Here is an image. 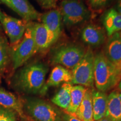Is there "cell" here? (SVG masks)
Segmentation results:
<instances>
[{
  "label": "cell",
  "mask_w": 121,
  "mask_h": 121,
  "mask_svg": "<svg viewBox=\"0 0 121 121\" xmlns=\"http://www.w3.org/2000/svg\"><path fill=\"white\" fill-rule=\"evenodd\" d=\"M87 88L81 85H72L71 90V101L68 108L65 112L75 115L76 112L82 102Z\"/></svg>",
  "instance_id": "21"
},
{
  "label": "cell",
  "mask_w": 121,
  "mask_h": 121,
  "mask_svg": "<svg viewBox=\"0 0 121 121\" xmlns=\"http://www.w3.org/2000/svg\"><path fill=\"white\" fill-rule=\"evenodd\" d=\"M72 73L67 68L57 65L51 71L49 78L45 82L44 93V94L50 87H56L64 83H71Z\"/></svg>",
  "instance_id": "14"
},
{
  "label": "cell",
  "mask_w": 121,
  "mask_h": 121,
  "mask_svg": "<svg viewBox=\"0 0 121 121\" xmlns=\"http://www.w3.org/2000/svg\"><path fill=\"white\" fill-rule=\"evenodd\" d=\"M105 117L112 121H121V93L118 90L108 95Z\"/></svg>",
  "instance_id": "16"
},
{
  "label": "cell",
  "mask_w": 121,
  "mask_h": 121,
  "mask_svg": "<svg viewBox=\"0 0 121 121\" xmlns=\"http://www.w3.org/2000/svg\"><path fill=\"white\" fill-rule=\"evenodd\" d=\"M0 1H1V2H2L3 3H4V4H6L9 0H0Z\"/></svg>",
  "instance_id": "29"
},
{
  "label": "cell",
  "mask_w": 121,
  "mask_h": 121,
  "mask_svg": "<svg viewBox=\"0 0 121 121\" xmlns=\"http://www.w3.org/2000/svg\"><path fill=\"white\" fill-rule=\"evenodd\" d=\"M102 22L108 37L121 31V14L112 8L102 15Z\"/></svg>",
  "instance_id": "17"
},
{
  "label": "cell",
  "mask_w": 121,
  "mask_h": 121,
  "mask_svg": "<svg viewBox=\"0 0 121 121\" xmlns=\"http://www.w3.org/2000/svg\"><path fill=\"white\" fill-rule=\"evenodd\" d=\"M104 54L110 62L120 69L121 63V31L115 33L110 36L107 42Z\"/></svg>",
  "instance_id": "13"
},
{
  "label": "cell",
  "mask_w": 121,
  "mask_h": 121,
  "mask_svg": "<svg viewBox=\"0 0 121 121\" xmlns=\"http://www.w3.org/2000/svg\"><path fill=\"white\" fill-rule=\"evenodd\" d=\"M94 54L91 49L86 51L84 57L72 69L71 84L85 87H93Z\"/></svg>",
  "instance_id": "6"
},
{
  "label": "cell",
  "mask_w": 121,
  "mask_h": 121,
  "mask_svg": "<svg viewBox=\"0 0 121 121\" xmlns=\"http://www.w3.org/2000/svg\"><path fill=\"white\" fill-rule=\"evenodd\" d=\"M114 9L118 13H119L121 14V0H118L117 4H116Z\"/></svg>",
  "instance_id": "27"
},
{
  "label": "cell",
  "mask_w": 121,
  "mask_h": 121,
  "mask_svg": "<svg viewBox=\"0 0 121 121\" xmlns=\"http://www.w3.org/2000/svg\"><path fill=\"white\" fill-rule=\"evenodd\" d=\"M0 105L15 112L22 121H33L24 112L22 99L2 88H0Z\"/></svg>",
  "instance_id": "10"
},
{
  "label": "cell",
  "mask_w": 121,
  "mask_h": 121,
  "mask_svg": "<svg viewBox=\"0 0 121 121\" xmlns=\"http://www.w3.org/2000/svg\"><path fill=\"white\" fill-rule=\"evenodd\" d=\"M18 118L15 112L0 105V121H17Z\"/></svg>",
  "instance_id": "23"
},
{
  "label": "cell",
  "mask_w": 121,
  "mask_h": 121,
  "mask_svg": "<svg viewBox=\"0 0 121 121\" xmlns=\"http://www.w3.org/2000/svg\"><path fill=\"white\" fill-rule=\"evenodd\" d=\"M87 1L89 6L92 10L100 11L107 6L110 0H87Z\"/></svg>",
  "instance_id": "24"
},
{
  "label": "cell",
  "mask_w": 121,
  "mask_h": 121,
  "mask_svg": "<svg viewBox=\"0 0 121 121\" xmlns=\"http://www.w3.org/2000/svg\"><path fill=\"white\" fill-rule=\"evenodd\" d=\"M6 4L26 22L39 20L41 17L42 14L34 9L28 0H9Z\"/></svg>",
  "instance_id": "11"
},
{
  "label": "cell",
  "mask_w": 121,
  "mask_h": 121,
  "mask_svg": "<svg viewBox=\"0 0 121 121\" xmlns=\"http://www.w3.org/2000/svg\"><path fill=\"white\" fill-rule=\"evenodd\" d=\"M44 8H54L56 6L57 0H37Z\"/></svg>",
  "instance_id": "25"
},
{
  "label": "cell",
  "mask_w": 121,
  "mask_h": 121,
  "mask_svg": "<svg viewBox=\"0 0 121 121\" xmlns=\"http://www.w3.org/2000/svg\"><path fill=\"white\" fill-rule=\"evenodd\" d=\"M62 119L63 121H81L75 115L69 114L66 112L62 113Z\"/></svg>",
  "instance_id": "26"
},
{
  "label": "cell",
  "mask_w": 121,
  "mask_h": 121,
  "mask_svg": "<svg viewBox=\"0 0 121 121\" xmlns=\"http://www.w3.org/2000/svg\"><path fill=\"white\" fill-rule=\"evenodd\" d=\"M22 102L25 114L33 121H63V113L44 100L27 97Z\"/></svg>",
  "instance_id": "3"
},
{
  "label": "cell",
  "mask_w": 121,
  "mask_h": 121,
  "mask_svg": "<svg viewBox=\"0 0 121 121\" xmlns=\"http://www.w3.org/2000/svg\"></svg>",
  "instance_id": "30"
},
{
  "label": "cell",
  "mask_w": 121,
  "mask_h": 121,
  "mask_svg": "<svg viewBox=\"0 0 121 121\" xmlns=\"http://www.w3.org/2000/svg\"><path fill=\"white\" fill-rule=\"evenodd\" d=\"M91 99L94 120L98 121L105 117L108 95L104 92L93 89L91 90Z\"/></svg>",
  "instance_id": "18"
},
{
  "label": "cell",
  "mask_w": 121,
  "mask_h": 121,
  "mask_svg": "<svg viewBox=\"0 0 121 121\" xmlns=\"http://www.w3.org/2000/svg\"><path fill=\"white\" fill-rule=\"evenodd\" d=\"M60 11L63 24L68 28L84 23L91 16L90 10L81 0H62Z\"/></svg>",
  "instance_id": "5"
},
{
  "label": "cell",
  "mask_w": 121,
  "mask_h": 121,
  "mask_svg": "<svg viewBox=\"0 0 121 121\" xmlns=\"http://www.w3.org/2000/svg\"><path fill=\"white\" fill-rule=\"evenodd\" d=\"M9 49L5 39L0 35V76L4 73L9 63Z\"/></svg>",
  "instance_id": "22"
},
{
  "label": "cell",
  "mask_w": 121,
  "mask_h": 121,
  "mask_svg": "<svg viewBox=\"0 0 121 121\" xmlns=\"http://www.w3.org/2000/svg\"><path fill=\"white\" fill-rule=\"evenodd\" d=\"M112 121L111 120H110V119H109L108 118H107L104 117L103 118H102L99 119V120L98 121Z\"/></svg>",
  "instance_id": "28"
},
{
  "label": "cell",
  "mask_w": 121,
  "mask_h": 121,
  "mask_svg": "<svg viewBox=\"0 0 121 121\" xmlns=\"http://www.w3.org/2000/svg\"><path fill=\"white\" fill-rule=\"evenodd\" d=\"M86 51L81 45L76 44H67L57 47L52 52L51 62L72 69L84 57Z\"/></svg>",
  "instance_id": "7"
},
{
  "label": "cell",
  "mask_w": 121,
  "mask_h": 121,
  "mask_svg": "<svg viewBox=\"0 0 121 121\" xmlns=\"http://www.w3.org/2000/svg\"><path fill=\"white\" fill-rule=\"evenodd\" d=\"M72 84L64 83L53 96L51 101L54 105L66 110L69 107L71 101V90Z\"/></svg>",
  "instance_id": "20"
},
{
  "label": "cell",
  "mask_w": 121,
  "mask_h": 121,
  "mask_svg": "<svg viewBox=\"0 0 121 121\" xmlns=\"http://www.w3.org/2000/svg\"><path fill=\"white\" fill-rule=\"evenodd\" d=\"M33 22H29L23 37L19 42L13 44L10 51V56L14 69L22 66L37 53L33 37Z\"/></svg>",
  "instance_id": "4"
},
{
  "label": "cell",
  "mask_w": 121,
  "mask_h": 121,
  "mask_svg": "<svg viewBox=\"0 0 121 121\" xmlns=\"http://www.w3.org/2000/svg\"><path fill=\"white\" fill-rule=\"evenodd\" d=\"M0 22L12 44L16 43L22 38L29 22L11 17L1 11Z\"/></svg>",
  "instance_id": "8"
},
{
  "label": "cell",
  "mask_w": 121,
  "mask_h": 121,
  "mask_svg": "<svg viewBox=\"0 0 121 121\" xmlns=\"http://www.w3.org/2000/svg\"><path fill=\"white\" fill-rule=\"evenodd\" d=\"M33 33L37 53L46 51L59 38L42 23H33Z\"/></svg>",
  "instance_id": "9"
},
{
  "label": "cell",
  "mask_w": 121,
  "mask_h": 121,
  "mask_svg": "<svg viewBox=\"0 0 121 121\" xmlns=\"http://www.w3.org/2000/svg\"><path fill=\"white\" fill-rule=\"evenodd\" d=\"M40 20L42 23L51 32L60 37L62 32V18L60 9H53L42 15Z\"/></svg>",
  "instance_id": "15"
},
{
  "label": "cell",
  "mask_w": 121,
  "mask_h": 121,
  "mask_svg": "<svg viewBox=\"0 0 121 121\" xmlns=\"http://www.w3.org/2000/svg\"><path fill=\"white\" fill-rule=\"evenodd\" d=\"M94 85L96 90L106 93L117 86L121 79V69L108 60L104 53L94 55Z\"/></svg>",
  "instance_id": "2"
},
{
  "label": "cell",
  "mask_w": 121,
  "mask_h": 121,
  "mask_svg": "<svg viewBox=\"0 0 121 121\" xmlns=\"http://www.w3.org/2000/svg\"><path fill=\"white\" fill-rule=\"evenodd\" d=\"M75 116L81 121H94L91 89H87Z\"/></svg>",
  "instance_id": "19"
},
{
  "label": "cell",
  "mask_w": 121,
  "mask_h": 121,
  "mask_svg": "<svg viewBox=\"0 0 121 121\" xmlns=\"http://www.w3.org/2000/svg\"><path fill=\"white\" fill-rule=\"evenodd\" d=\"M81 38L87 45L99 47L104 43L106 35L104 29L100 26L95 24H89L81 30Z\"/></svg>",
  "instance_id": "12"
},
{
  "label": "cell",
  "mask_w": 121,
  "mask_h": 121,
  "mask_svg": "<svg viewBox=\"0 0 121 121\" xmlns=\"http://www.w3.org/2000/svg\"><path fill=\"white\" fill-rule=\"evenodd\" d=\"M47 65L42 62L27 65L16 72L12 80L13 89L21 93L44 95Z\"/></svg>",
  "instance_id": "1"
}]
</instances>
